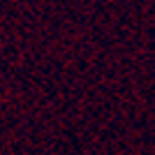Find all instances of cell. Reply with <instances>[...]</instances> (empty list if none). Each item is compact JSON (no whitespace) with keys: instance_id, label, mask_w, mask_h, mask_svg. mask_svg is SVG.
<instances>
[]
</instances>
